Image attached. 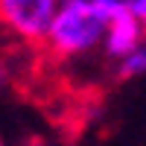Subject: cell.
<instances>
[{
    "label": "cell",
    "mask_w": 146,
    "mask_h": 146,
    "mask_svg": "<svg viewBox=\"0 0 146 146\" xmlns=\"http://www.w3.org/2000/svg\"><path fill=\"white\" fill-rule=\"evenodd\" d=\"M105 21L91 0H62L44 32V47L56 58H73L102 41Z\"/></svg>",
    "instance_id": "1"
},
{
    "label": "cell",
    "mask_w": 146,
    "mask_h": 146,
    "mask_svg": "<svg viewBox=\"0 0 146 146\" xmlns=\"http://www.w3.org/2000/svg\"><path fill=\"white\" fill-rule=\"evenodd\" d=\"M58 0H0V29L23 44H41Z\"/></svg>",
    "instance_id": "2"
},
{
    "label": "cell",
    "mask_w": 146,
    "mask_h": 146,
    "mask_svg": "<svg viewBox=\"0 0 146 146\" xmlns=\"http://www.w3.org/2000/svg\"><path fill=\"white\" fill-rule=\"evenodd\" d=\"M102 38H105V53L111 56V58H123L126 53H131V50L140 44L143 27H140L137 15L129 9V3H123L111 18L105 21Z\"/></svg>",
    "instance_id": "3"
},
{
    "label": "cell",
    "mask_w": 146,
    "mask_h": 146,
    "mask_svg": "<svg viewBox=\"0 0 146 146\" xmlns=\"http://www.w3.org/2000/svg\"><path fill=\"white\" fill-rule=\"evenodd\" d=\"M146 73V44H137L131 53L120 58V79H135Z\"/></svg>",
    "instance_id": "4"
},
{
    "label": "cell",
    "mask_w": 146,
    "mask_h": 146,
    "mask_svg": "<svg viewBox=\"0 0 146 146\" xmlns=\"http://www.w3.org/2000/svg\"><path fill=\"white\" fill-rule=\"evenodd\" d=\"M126 3H129V9L137 15L140 27H143V32H146V0H126Z\"/></svg>",
    "instance_id": "5"
}]
</instances>
